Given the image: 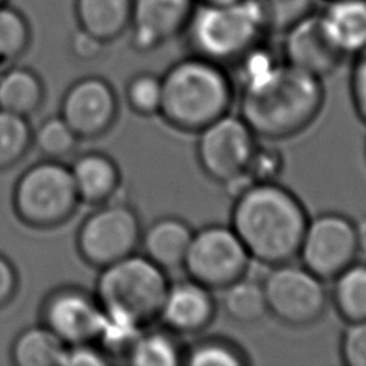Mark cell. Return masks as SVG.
<instances>
[{
  "label": "cell",
  "mask_w": 366,
  "mask_h": 366,
  "mask_svg": "<svg viewBox=\"0 0 366 366\" xmlns=\"http://www.w3.org/2000/svg\"><path fill=\"white\" fill-rule=\"evenodd\" d=\"M239 67V116L256 137L286 140L305 132L325 103L322 79L299 70L266 47L247 51Z\"/></svg>",
  "instance_id": "obj_1"
},
{
  "label": "cell",
  "mask_w": 366,
  "mask_h": 366,
  "mask_svg": "<svg viewBox=\"0 0 366 366\" xmlns=\"http://www.w3.org/2000/svg\"><path fill=\"white\" fill-rule=\"evenodd\" d=\"M309 217L297 194L276 180L254 183L236 197L229 224L252 260L272 267L297 257Z\"/></svg>",
  "instance_id": "obj_2"
},
{
  "label": "cell",
  "mask_w": 366,
  "mask_h": 366,
  "mask_svg": "<svg viewBox=\"0 0 366 366\" xmlns=\"http://www.w3.org/2000/svg\"><path fill=\"white\" fill-rule=\"evenodd\" d=\"M162 103L159 116L179 132L197 133L230 112L234 84L224 66L189 54L160 76Z\"/></svg>",
  "instance_id": "obj_3"
},
{
  "label": "cell",
  "mask_w": 366,
  "mask_h": 366,
  "mask_svg": "<svg viewBox=\"0 0 366 366\" xmlns=\"http://www.w3.org/2000/svg\"><path fill=\"white\" fill-rule=\"evenodd\" d=\"M192 54L236 64L267 34L256 0L197 1L183 31Z\"/></svg>",
  "instance_id": "obj_4"
},
{
  "label": "cell",
  "mask_w": 366,
  "mask_h": 366,
  "mask_svg": "<svg viewBox=\"0 0 366 366\" xmlns=\"http://www.w3.org/2000/svg\"><path fill=\"white\" fill-rule=\"evenodd\" d=\"M169 283L167 272L134 252L99 269L93 293L106 315L147 327L157 320Z\"/></svg>",
  "instance_id": "obj_5"
},
{
  "label": "cell",
  "mask_w": 366,
  "mask_h": 366,
  "mask_svg": "<svg viewBox=\"0 0 366 366\" xmlns=\"http://www.w3.org/2000/svg\"><path fill=\"white\" fill-rule=\"evenodd\" d=\"M11 204L17 219L33 229H54L73 217L81 204L70 166L41 159L16 179Z\"/></svg>",
  "instance_id": "obj_6"
},
{
  "label": "cell",
  "mask_w": 366,
  "mask_h": 366,
  "mask_svg": "<svg viewBox=\"0 0 366 366\" xmlns=\"http://www.w3.org/2000/svg\"><path fill=\"white\" fill-rule=\"evenodd\" d=\"M143 226L137 210L114 197L94 206L76 232V250L80 259L102 269L139 252Z\"/></svg>",
  "instance_id": "obj_7"
},
{
  "label": "cell",
  "mask_w": 366,
  "mask_h": 366,
  "mask_svg": "<svg viewBox=\"0 0 366 366\" xmlns=\"http://www.w3.org/2000/svg\"><path fill=\"white\" fill-rule=\"evenodd\" d=\"M262 285L267 313L287 326H310L326 313L329 292L325 280L302 263L290 260L272 266Z\"/></svg>",
  "instance_id": "obj_8"
},
{
  "label": "cell",
  "mask_w": 366,
  "mask_h": 366,
  "mask_svg": "<svg viewBox=\"0 0 366 366\" xmlns=\"http://www.w3.org/2000/svg\"><path fill=\"white\" fill-rule=\"evenodd\" d=\"M252 257L230 224L210 223L193 232L182 269L212 290H222L243 277Z\"/></svg>",
  "instance_id": "obj_9"
},
{
  "label": "cell",
  "mask_w": 366,
  "mask_h": 366,
  "mask_svg": "<svg viewBox=\"0 0 366 366\" xmlns=\"http://www.w3.org/2000/svg\"><path fill=\"white\" fill-rule=\"evenodd\" d=\"M359 256L355 220L337 212L309 217L297 259L320 279L332 280Z\"/></svg>",
  "instance_id": "obj_10"
},
{
  "label": "cell",
  "mask_w": 366,
  "mask_h": 366,
  "mask_svg": "<svg viewBox=\"0 0 366 366\" xmlns=\"http://www.w3.org/2000/svg\"><path fill=\"white\" fill-rule=\"evenodd\" d=\"M196 156L203 173L217 183L244 172L257 137L249 124L230 112L197 132Z\"/></svg>",
  "instance_id": "obj_11"
},
{
  "label": "cell",
  "mask_w": 366,
  "mask_h": 366,
  "mask_svg": "<svg viewBox=\"0 0 366 366\" xmlns=\"http://www.w3.org/2000/svg\"><path fill=\"white\" fill-rule=\"evenodd\" d=\"M40 323L66 346L97 343L104 325V310L93 292L66 285L51 289L41 300Z\"/></svg>",
  "instance_id": "obj_12"
},
{
  "label": "cell",
  "mask_w": 366,
  "mask_h": 366,
  "mask_svg": "<svg viewBox=\"0 0 366 366\" xmlns=\"http://www.w3.org/2000/svg\"><path fill=\"white\" fill-rule=\"evenodd\" d=\"M59 114L80 140H94L106 134L116 123L119 97L104 77L84 76L67 87Z\"/></svg>",
  "instance_id": "obj_13"
},
{
  "label": "cell",
  "mask_w": 366,
  "mask_h": 366,
  "mask_svg": "<svg viewBox=\"0 0 366 366\" xmlns=\"http://www.w3.org/2000/svg\"><path fill=\"white\" fill-rule=\"evenodd\" d=\"M197 0H132L130 46L149 53L183 34Z\"/></svg>",
  "instance_id": "obj_14"
},
{
  "label": "cell",
  "mask_w": 366,
  "mask_h": 366,
  "mask_svg": "<svg viewBox=\"0 0 366 366\" xmlns=\"http://www.w3.org/2000/svg\"><path fill=\"white\" fill-rule=\"evenodd\" d=\"M282 59L290 66L315 77L333 74L346 59L327 39L317 9L282 33Z\"/></svg>",
  "instance_id": "obj_15"
},
{
  "label": "cell",
  "mask_w": 366,
  "mask_h": 366,
  "mask_svg": "<svg viewBox=\"0 0 366 366\" xmlns=\"http://www.w3.org/2000/svg\"><path fill=\"white\" fill-rule=\"evenodd\" d=\"M216 312L213 290L186 276L169 283L157 320L177 336L197 335L213 323Z\"/></svg>",
  "instance_id": "obj_16"
},
{
  "label": "cell",
  "mask_w": 366,
  "mask_h": 366,
  "mask_svg": "<svg viewBox=\"0 0 366 366\" xmlns=\"http://www.w3.org/2000/svg\"><path fill=\"white\" fill-rule=\"evenodd\" d=\"M69 166L80 203L94 207L117 197L122 189V172L107 153L96 150L80 153Z\"/></svg>",
  "instance_id": "obj_17"
},
{
  "label": "cell",
  "mask_w": 366,
  "mask_h": 366,
  "mask_svg": "<svg viewBox=\"0 0 366 366\" xmlns=\"http://www.w3.org/2000/svg\"><path fill=\"white\" fill-rule=\"evenodd\" d=\"M194 229L179 216H160L142 232L139 250L164 272L182 269Z\"/></svg>",
  "instance_id": "obj_18"
},
{
  "label": "cell",
  "mask_w": 366,
  "mask_h": 366,
  "mask_svg": "<svg viewBox=\"0 0 366 366\" xmlns=\"http://www.w3.org/2000/svg\"><path fill=\"white\" fill-rule=\"evenodd\" d=\"M317 14L327 39L345 57L366 46V0H327Z\"/></svg>",
  "instance_id": "obj_19"
},
{
  "label": "cell",
  "mask_w": 366,
  "mask_h": 366,
  "mask_svg": "<svg viewBox=\"0 0 366 366\" xmlns=\"http://www.w3.org/2000/svg\"><path fill=\"white\" fill-rule=\"evenodd\" d=\"M41 77L27 66L7 64L0 70V109L30 117L44 103Z\"/></svg>",
  "instance_id": "obj_20"
},
{
  "label": "cell",
  "mask_w": 366,
  "mask_h": 366,
  "mask_svg": "<svg viewBox=\"0 0 366 366\" xmlns=\"http://www.w3.org/2000/svg\"><path fill=\"white\" fill-rule=\"evenodd\" d=\"M79 29L103 43H110L129 30L132 0H74Z\"/></svg>",
  "instance_id": "obj_21"
},
{
  "label": "cell",
  "mask_w": 366,
  "mask_h": 366,
  "mask_svg": "<svg viewBox=\"0 0 366 366\" xmlns=\"http://www.w3.org/2000/svg\"><path fill=\"white\" fill-rule=\"evenodd\" d=\"M66 345L44 325L20 330L13 339L9 356L16 366H61Z\"/></svg>",
  "instance_id": "obj_22"
},
{
  "label": "cell",
  "mask_w": 366,
  "mask_h": 366,
  "mask_svg": "<svg viewBox=\"0 0 366 366\" xmlns=\"http://www.w3.org/2000/svg\"><path fill=\"white\" fill-rule=\"evenodd\" d=\"M184 346L179 336L166 327H144L134 339L124 362L136 366H179L183 365Z\"/></svg>",
  "instance_id": "obj_23"
},
{
  "label": "cell",
  "mask_w": 366,
  "mask_h": 366,
  "mask_svg": "<svg viewBox=\"0 0 366 366\" xmlns=\"http://www.w3.org/2000/svg\"><path fill=\"white\" fill-rule=\"evenodd\" d=\"M329 300L346 323L366 320V262L356 259L332 279Z\"/></svg>",
  "instance_id": "obj_24"
},
{
  "label": "cell",
  "mask_w": 366,
  "mask_h": 366,
  "mask_svg": "<svg viewBox=\"0 0 366 366\" xmlns=\"http://www.w3.org/2000/svg\"><path fill=\"white\" fill-rule=\"evenodd\" d=\"M222 290V309L233 322L253 325L267 315L262 282L244 274Z\"/></svg>",
  "instance_id": "obj_25"
},
{
  "label": "cell",
  "mask_w": 366,
  "mask_h": 366,
  "mask_svg": "<svg viewBox=\"0 0 366 366\" xmlns=\"http://www.w3.org/2000/svg\"><path fill=\"white\" fill-rule=\"evenodd\" d=\"M250 363L243 347L223 336H204L184 346L183 365L187 366H246Z\"/></svg>",
  "instance_id": "obj_26"
},
{
  "label": "cell",
  "mask_w": 366,
  "mask_h": 366,
  "mask_svg": "<svg viewBox=\"0 0 366 366\" xmlns=\"http://www.w3.org/2000/svg\"><path fill=\"white\" fill-rule=\"evenodd\" d=\"M79 142L80 139L66 120L60 114H53L33 129L31 149H36L43 159L64 160L76 152Z\"/></svg>",
  "instance_id": "obj_27"
},
{
  "label": "cell",
  "mask_w": 366,
  "mask_h": 366,
  "mask_svg": "<svg viewBox=\"0 0 366 366\" xmlns=\"http://www.w3.org/2000/svg\"><path fill=\"white\" fill-rule=\"evenodd\" d=\"M29 117L0 109V172L13 169L31 149Z\"/></svg>",
  "instance_id": "obj_28"
},
{
  "label": "cell",
  "mask_w": 366,
  "mask_h": 366,
  "mask_svg": "<svg viewBox=\"0 0 366 366\" xmlns=\"http://www.w3.org/2000/svg\"><path fill=\"white\" fill-rule=\"evenodd\" d=\"M31 39L26 16L16 7L0 6V67L14 63L29 49Z\"/></svg>",
  "instance_id": "obj_29"
},
{
  "label": "cell",
  "mask_w": 366,
  "mask_h": 366,
  "mask_svg": "<svg viewBox=\"0 0 366 366\" xmlns=\"http://www.w3.org/2000/svg\"><path fill=\"white\" fill-rule=\"evenodd\" d=\"M124 97L129 109L143 117L159 116L162 103V79L152 71H139L133 74L124 89Z\"/></svg>",
  "instance_id": "obj_30"
},
{
  "label": "cell",
  "mask_w": 366,
  "mask_h": 366,
  "mask_svg": "<svg viewBox=\"0 0 366 366\" xmlns=\"http://www.w3.org/2000/svg\"><path fill=\"white\" fill-rule=\"evenodd\" d=\"M317 0H256L267 34H282L316 10Z\"/></svg>",
  "instance_id": "obj_31"
},
{
  "label": "cell",
  "mask_w": 366,
  "mask_h": 366,
  "mask_svg": "<svg viewBox=\"0 0 366 366\" xmlns=\"http://www.w3.org/2000/svg\"><path fill=\"white\" fill-rule=\"evenodd\" d=\"M285 167V159L279 149L256 143L246 172L254 183L276 182Z\"/></svg>",
  "instance_id": "obj_32"
},
{
  "label": "cell",
  "mask_w": 366,
  "mask_h": 366,
  "mask_svg": "<svg viewBox=\"0 0 366 366\" xmlns=\"http://www.w3.org/2000/svg\"><path fill=\"white\" fill-rule=\"evenodd\" d=\"M339 355L346 366H366V320L346 323L340 335Z\"/></svg>",
  "instance_id": "obj_33"
},
{
  "label": "cell",
  "mask_w": 366,
  "mask_h": 366,
  "mask_svg": "<svg viewBox=\"0 0 366 366\" xmlns=\"http://www.w3.org/2000/svg\"><path fill=\"white\" fill-rule=\"evenodd\" d=\"M349 87L353 109L366 124V46L353 56Z\"/></svg>",
  "instance_id": "obj_34"
},
{
  "label": "cell",
  "mask_w": 366,
  "mask_h": 366,
  "mask_svg": "<svg viewBox=\"0 0 366 366\" xmlns=\"http://www.w3.org/2000/svg\"><path fill=\"white\" fill-rule=\"evenodd\" d=\"M112 362L97 343H77L66 346L61 366H104Z\"/></svg>",
  "instance_id": "obj_35"
},
{
  "label": "cell",
  "mask_w": 366,
  "mask_h": 366,
  "mask_svg": "<svg viewBox=\"0 0 366 366\" xmlns=\"http://www.w3.org/2000/svg\"><path fill=\"white\" fill-rule=\"evenodd\" d=\"M104 46L106 43L81 29L74 31L70 39V50L73 56L83 61L97 59L102 54Z\"/></svg>",
  "instance_id": "obj_36"
},
{
  "label": "cell",
  "mask_w": 366,
  "mask_h": 366,
  "mask_svg": "<svg viewBox=\"0 0 366 366\" xmlns=\"http://www.w3.org/2000/svg\"><path fill=\"white\" fill-rule=\"evenodd\" d=\"M19 292V273L13 262L0 253V309L7 306Z\"/></svg>",
  "instance_id": "obj_37"
},
{
  "label": "cell",
  "mask_w": 366,
  "mask_h": 366,
  "mask_svg": "<svg viewBox=\"0 0 366 366\" xmlns=\"http://www.w3.org/2000/svg\"><path fill=\"white\" fill-rule=\"evenodd\" d=\"M355 234L359 254H366V216L355 220Z\"/></svg>",
  "instance_id": "obj_38"
},
{
  "label": "cell",
  "mask_w": 366,
  "mask_h": 366,
  "mask_svg": "<svg viewBox=\"0 0 366 366\" xmlns=\"http://www.w3.org/2000/svg\"><path fill=\"white\" fill-rule=\"evenodd\" d=\"M197 1H232V0H197Z\"/></svg>",
  "instance_id": "obj_39"
},
{
  "label": "cell",
  "mask_w": 366,
  "mask_h": 366,
  "mask_svg": "<svg viewBox=\"0 0 366 366\" xmlns=\"http://www.w3.org/2000/svg\"><path fill=\"white\" fill-rule=\"evenodd\" d=\"M4 3H7V0H0V6H1V4H4Z\"/></svg>",
  "instance_id": "obj_40"
},
{
  "label": "cell",
  "mask_w": 366,
  "mask_h": 366,
  "mask_svg": "<svg viewBox=\"0 0 366 366\" xmlns=\"http://www.w3.org/2000/svg\"><path fill=\"white\" fill-rule=\"evenodd\" d=\"M323 1H327V0H323Z\"/></svg>",
  "instance_id": "obj_41"
}]
</instances>
